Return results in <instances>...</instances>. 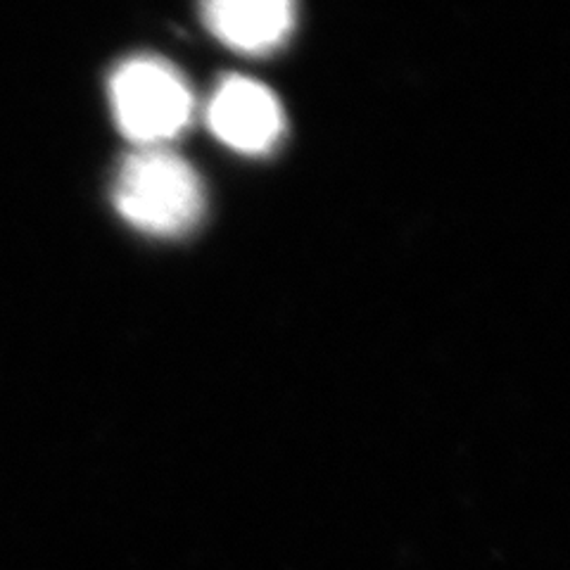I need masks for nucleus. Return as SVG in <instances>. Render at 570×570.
Segmentation results:
<instances>
[{
	"instance_id": "obj_1",
	"label": "nucleus",
	"mask_w": 570,
	"mask_h": 570,
	"mask_svg": "<svg viewBox=\"0 0 570 570\" xmlns=\"http://www.w3.org/2000/svg\"><path fill=\"white\" fill-rule=\"evenodd\" d=\"M117 212L153 236H181L200 222L205 190L184 157L159 148H140L124 159L115 178Z\"/></svg>"
},
{
	"instance_id": "obj_2",
	"label": "nucleus",
	"mask_w": 570,
	"mask_h": 570,
	"mask_svg": "<svg viewBox=\"0 0 570 570\" xmlns=\"http://www.w3.org/2000/svg\"><path fill=\"white\" fill-rule=\"evenodd\" d=\"M117 127L140 148H159L181 134L193 117V91L163 58H131L110 79Z\"/></svg>"
},
{
	"instance_id": "obj_3",
	"label": "nucleus",
	"mask_w": 570,
	"mask_h": 570,
	"mask_svg": "<svg viewBox=\"0 0 570 570\" xmlns=\"http://www.w3.org/2000/svg\"><path fill=\"white\" fill-rule=\"evenodd\" d=\"M207 124L228 148L262 155L278 146L285 115L278 98L264 83L247 77H226L212 94Z\"/></svg>"
},
{
	"instance_id": "obj_4",
	"label": "nucleus",
	"mask_w": 570,
	"mask_h": 570,
	"mask_svg": "<svg viewBox=\"0 0 570 570\" xmlns=\"http://www.w3.org/2000/svg\"><path fill=\"white\" fill-rule=\"evenodd\" d=\"M200 8L207 29L245 56L278 50L297 20V0H203Z\"/></svg>"
}]
</instances>
